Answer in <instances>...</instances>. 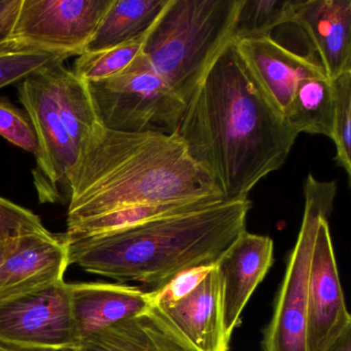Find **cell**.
I'll list each match as a JSON object with an SVG mask.
<instances>
[{
  "label": "cell",
  "mask_w": 351,
  "mask_h": 351,
  "mask_svg": "<svg viewBox=\"0 0 351 351\" xmlns=\"http://www.w3.org/2000/svg\"><path fill=\"white\" fill-rule=\"evenodd\" d=\"M73 57L71 53L49 50L10 40L0 44V89L20 82Z\"/></svg>",
  "instance_id": "cell-22"
},
{
  "label": "cell",
  "mask_w": 351,
  "mask_h": 351,
  "mask_svg": "<svg viewBox=\"0 0 351 351\" xmlns=\"http://www.w3.org/2000/svg\"><path fill=\"white\" fill-rule=\"evenodd\" d=\"M59 116L77 149L90 131L99 124L87 83L63 63L44 71Z\"/></svg>",
  "instance_id": "cell-19"
},
{
  "label": "cell",
  "mask_w": 351,
  "mask_h": 351,
  "mask_svg": "<svg viewBox=\"0 0 351 351\" xmlns=\"http://www.w3.org/2000/svg\"><path fill=\"white\" fill-rule=\"evenodd\" d=\"M87 85L98 122L110 130L173 133L186 110L143 53L119 75Z\"/></svg>",
  "instance_id": "cell-5"
},
{
  "label": "cell",
  "mask_w": 351,
  "mask_h": 351,
  "mask_svg": "<svg viewBox=\"0 0 351 351\" xmlns=\"http://www.w3.org/2000/svg\"><path fill=\"white\" fill-rule=\"evenodd\" d=\"M305 34L332 80L351 71L350 0H293V22Z\"/></svg>",
  "instance_id": "cell-13"
},
{
  "label": "cell",
  "mask_w": 351,
  "mask_h": 351,
  "mask_svg": "<svg viewBox=\"0 0 351 351\" xmlns=\"http://www.w3.org/2000/svg\"><path fill=\"white\" fill-rule=\"evenodd\" d=\"M69 287L80 344L84 339L154 304L152 291L125 283L69 282Z\"/></svg>",
  "instance_id": "cell-15"
},
{
  "label": "cell",
  "mask_w": 351,
  "mask_h": 351,
  "mask_svg": "<svg viewBox=\"0 0 351 351\" xmlns=\"http://www.w3.org/2000/svg\"><path fill=\"white\" fill-rule=\"evenodd\" d=\"M233 43L263 91L282 114L302 80L326 73L313 59L287 50L270 36Z\"/></svg>",
  "instance_id": "cell-14"
},
{
  "label": "cell",
  "mask_w": 351,
  "mask_h": 351,
  "mask_svg": "<svg viewBox=\"0 0 351 351\" xmlns=\"http://www.w3.org/2000/svg\"><path fill=\"white\" fill-rule=\"evenodd\" d=\"M334 110L332 82L322 73L300 82L283 117L298 134L309 133L332 139Z\"/></svg>",
  "instance_id": "cell-20"
},
{
  "label": "cell",
  "mask_w": 351,
  "mask_h": 351,
  "mask_svg": "<svg viewBox=\"0 0 351 351\" xmlns=\"http://www.w3.org/2000/svg\"><path fill=\"white\" fill-rule=\"evenodd\" d=\"M71 351H77V350H71Z\"/></svg>",
  "instance_id": "cell-33"
},
{
  "label": "cell",
  "mask_w": 351,
  "mask_h": 351,
  "mask_svg": "<svg viewBox=\"0 0 351 351\" xmlns=\"http://www.w3.org/2000/svg\"><path fill=\"white\" fill-rule=\"evenodd\" d=\"M44 71L20 82L18 96L38 138L36 184L40 202H55L59 186L69 188L79 149L59 116Z\"/></svg>",
  "instance_id": "cell-9"
},
{
  "label": "cell",
  "mask_w": 351,
  "mask_h": 351,
  "mask_svg": "<svg viewBox=\"0 0 351 351\" xmlns=\"http://www.w3.org/2000/svg\"><path fill=\"white\" fill-rule=\"evenodd\" d=\"M69 191L67 226L134 205L226 200L176 132H120L100 124L80 147Z\"/></svg>",
  "instance_id": "cell-2"
},
{
  "label": "cell",
  "mask_w": 351,
  "mask_h": 351,
  "mask_svg": "<svg viewBox=\"0 0 351 351\" xmlns=\"http://www.w3.org/2000/svg\"><path fill=\"white\" fill-rule=\"evenodd\" d=\"M22 0H0V44L12 40Z\"/></svg>",
  "instance_id": "cell-29"
},
{
  "label": "cell",
  "mask_w": 351,
  "mask_h": 351,
  "mask_svg": "<svg viewBox=\"0 0 351 351\" xmlns=\"http://www.w3.org/2000/svg\"><path fill=\"white\" fill-rule=\"evenodd\" d=\"M77 351H198L153 304L84 339Z\"/></svg>",
  "instance_id": "cell-17"
},
{
  "label": "cell",
  "mask_w": 351,
  "mask_h": 351,
  "mask_svg": "<svg viewBox=\"0 0 351 351\" xmlns=\"http://www.w3.org/2000/svg\"><path fill=\"white\" fill-rule=\"evenodd\" d=\"M303 219L297 241L275 302L272 318L264 332V351H309L307 343V282L310 258L320 217H330L336 182H319L311 173L304 182Z\"/></svg>",
  "instance_id": "cell-6"
},
{
  "label": "cell",
  "mask_w": 351,
  "mask_h": 351,
  "mask_svg": "<svg viewBox=\"0 0 351 351\" xmlns=\"http://www.w3.org/2000/svg\"><path fill=\"white\" fill-rule=\"evenodd\" d=\"M0 136L24 151L38 155V143L36 131L21 110L12 104L0 100Z\"/></svg>",
  "instance_id": "cell-26"
},
{
  "label": "cell",
  "mask_w": 351,
  "mask_h": 351,
  "mask_svg": "<svg viewBox=\"0 0 351 351\" xmlns=\"http://www.w3.org/2000/svg\"><path fill=\"white\" fill-rule=\"evenodd\" d=\"M334 93V128L332 141L336 161L351 178V71L330 80Z\"/></svg>",
  "instance_id": "cell-25"
},
{
  "label": "cell",
  "mask_w": 351,
  "mask_h": 351,
  "mask_svg": "<svg viewBox=\"0 0 351 351\" xmlns=\"http://www.w3.org/2000/svg\"><path fill=\"white\" fill-rule=\"evenodd\" d=\"M69 252L63 235L27 232L0 266V300L64 280Z\"/></svg>",
  "instance_id": "cell-12"
},
{
  "label": "cell",
  "mask_w": 351,
  "mask_h": 351,
  "mask_svg": "<svg viewBox=\"0 0 351 351\" xmlns=\"http://www.w3.org/2000/svg\"><path fill=\"white\" fill-rule=\"evenodd\" d=\"M252 202L225 200L207 208L79 239H65L69 264L86 272L154 289L184 271L215 266L246 231ZM64 237V236H63Z\"/></svg>",
  "instance_id": "cell-3"
},
{
  "label": "cell",
  "mask_w": 351,
  "mask_h": 351,
  "mask_svg": "<svg viewBox=\"0 0 351 351\" xmlns=\"http://www.w3.org/2000/svg\"><path fill=\"white\" fill-rule=\"evenodd\" d=\"M225 200L199 199V200L178 201V202L141 204L117 209L98 217L84 219L73 225L67 226L65 239H79L99 235L116 230L125 229L145 221L172 215H184L213 206Z\"/></svg>",
  "instance_id": "cell-21"
},
{
  "label": "cell",
  "mask_w": 351,
  "mask_h": 351,
  "mask_svg": "<svg viewBox=\"0 0 351 351\" xmlns=\"http://www.w3.org/2000/svg\"><path fill=\"white\" fill-rule=\"evenodd\" d=\"M176 133L226 200L248 198L265 176L282 167L299 135L263 91L233 40L189 100Z\"/></svg>",
  "instance_id": "cell-1"
},
{
  "label": "cell",
  "mask_w": 351,
  "mask_h": 351,
  "mask_svg": "<svg viewBox=\"0 0 351 351\" xmlns=\"http://www.w3.org/2000/svg\"><path fill=\"white\" fill-rule=\"evenodd\" d=\"M274 243L269 236L245 231L217 264L221 285L223 332L230 342L241 314L273 264Z\"/></svg>",
  "instance_id": "cell-11"
},
{
  "label": "cell",
  "mask_w": 351,
  "mask_h": 351,
  "mask_svg": "<svg viewBox=\"0 0 351 351\" xmlns=\"http://www.w3.org/2000/svg\"><path fill=\"white\" fill-rule=\"evenodd\" d=\"M213 268V266L198 267L176 275L164 287L152 291L154 304L164 305V304L173 303L186 297L200 285L201 281L206 277Z\"/></svg>",
  "instance_id": "cell-28"
},
{
  "label": "cell",
  "mask_w": 351,
  "mask_h": 351,
  "mask_svg": "<svg viewBox=\"0 0 351 351\" xmlns=\"http://www.w3.org/2000/svg\"><path fill=\"white\" fill-rule=\"evenodd\" d=\"M46 229L40 217L25 207L0 197V236Z\"/></svg>",
  "instance_id": "cell-27"
},
{
  "label": "cell",
  "mask_w": 351,
  "mask_h": 351,
  "mask_svg": "<svg viewBox=\"0 0 351 351\" xmlns=\"http://www.w3.org/2000/svg\"><path fill=\"white\" fill-rule=\"evenodd\" d=\"M0 345L22 350H77L80 340L69 282L0 300Z\"/></svg>",
  "instance_id": "cell-7"
},
{
  "label": "cell",
  "mask_w": 351,
  "mask_h": 351,
  "mask_svg": "<svg viewBox=\"0 0 351 351\" xmlns=\"http://www.w3.org/2000/svg\"><path fill=\"white\" fill-rule=\"evenodd\" d=\"M0 351H36V350H22V349L11 348V347L0 345Z\"/></svg>",
  "instance_id": "cell-32"
},
{
  "label": "cell",
  "mask_w": 351,
  "mask_h": 351,
  "mask_svg": "<svg viewBox=\"0 0 351 351\" xmlns=\"http://www.w3.org/2000/svg\"><path fill=\"white\" fill-rule=\"evenodd\" d=\"M156 306L197 350L229 349V341L223 332L221 285L215 265L186 297Z\"/></svg>",
  "instance_id": "cell-16"
},
{
  "label": "cell",
  "mask_w": 351,
  "mask_h": 351,
  "mask_svg": "<svg viewBox=\"0 0 351 351\" xmlns=\"http://www.w3.org/2000/svg\"><path fill=\"white\" fill-rule=\"evenodd\" d=\"M293 22V0H241L232 40L270 36L277 26Z\"/></svg>",
  "instance_id": "cell-23"
},
{
  "label": "cell",
  "mask_w": 351,
  "mask_h": 351,
  "mask_svg": "<svg viewBox=\"0 0 351 351\" xmlns=\"http://www.w3.org/2000/svg\"><path fill=\"white\" fill-rule=\"evenodd\" d=\"M22 234L12 236H0V266L5 262V258L9 256V254H11L12 250L17 245L20 236Z\"/></svg>",
  "instance_id": "cell-30"
},
{
  "label": "cell",
  "mask_w": 351,
  "mask_h": 351,
  "mask_svg": "<svg viewBox=\"0 0 351 351\" xmlns=\"http://www.w3.org/2000/svg\"><path fill=\"white\" fill-rule=\"evenodd\" d=\"M112 0H22L12 40L80 56Z\"/></svg>",
  "instance_id": "cell-8"
},
{
  "label": "cell",
  "mask_w": 351,
  "mask_h": 351,
  "mask_svg": "<svg viewBox=\"0 0 351 351\" xmlns=\"http://www.w3.org/2000/svg\"><path fill=\"white\" fill-rule=\"evenodd\" d=\"M170 0H112L85 52L120 46L145 36ZM84 52V53H85Z\"/></svg>",
  "instance_id": "cell-18"
},
{
  "label": "cell",
  "mask_w": 351,
  "mask_h": 351,
  "mask_svg": "<svg viewBox=\"0 0 351 351\" xmlns=\"http://www.w3.org/2000/svg\"><path fill=\"white\" fill-rule=\"evenodd\" d=\"M241 0H170L143 53L186 104L232 42Z\"/></svg>",
  "instance_id": "cell-4"
},
{
  "label": "cell",
  "mask_w": 351,
  "mask_h": 351,
  "mask_svg": "<svg viewBox=\"0 0 351 351\" xmlns=\"http://www.w3.org/2000/svg\"><path fill=\"white\" fill-rule=\"evenodd\" d=\"M149 32L114 48L83 53L75 60L73 73L86 83L102 81L119 75L143 53Z\"/></svg>",
  "instance_id": "cell-24"
},
{
  "label": "cell",
  "mask_w": 351,
  "mask_h": 351,
  "mask_svg": "<svg viewBox=\"0 0 351 351\" xmlns=\"http://www.w3.org/2000/svg\"><path fill=\"white\" fill-rule=\"evenodd\" d=\"M328 217H320L314 237L307 282V343L309 351L328 349L351 328L339 278Z\"/></svg>",
  "instance_id": "cell-10"
},
{
  "label": "cell",
  "mask_w": 351,
  "mask_h": 351,
  "mask_svg": "<svg viewBox=\"0 0 351 351\" xmlns=\"http://www.w3.org/2000/svg\"><path fill=\"white\" fill-rule=\"evenodd\" d=\"M328 351H351V328H347Z\"/></svg>",
  "instance_id": "cell-31"
}]
</instances>
